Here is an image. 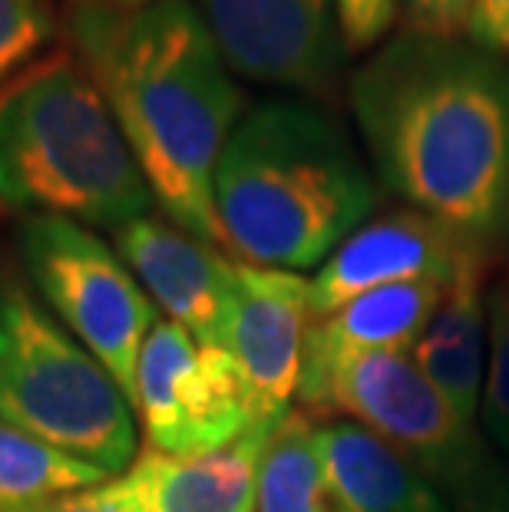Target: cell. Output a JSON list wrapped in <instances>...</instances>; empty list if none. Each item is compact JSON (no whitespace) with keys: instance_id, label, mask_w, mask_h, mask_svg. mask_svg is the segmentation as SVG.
<instances>
[{"instance_id":"1","label":"cell","mask_w":509,"mask_h":512,"mask_svg":"<svg viewBox=\"0 0 509 512\" xmlns=\"http://www.w3.org/2000/svg\"><path fill=\"white\" fill-rule=\"evenodd\" d=\"M348 103L387 189L509 248V67L473 40L400 34L351 73Z\"/></svg>"},{"instance_id":"2","label":"cell","mask_w":509,"mask_h":512,"mask_svg":"<svg viewBox=\"0 0 509 512\" xmlns=\"http://www.w3.org/2000/svg\"><path fill=\"white\" fill-rule=\"evenodd\" d=\"M70 40L159 209L182 232L225 252L212 179L242 119V93L199 7L159 0L116 10L100 0H70Z\"/></svg>"},{"instance_id":"3","label":"cell","mask_w":509,"mask_h":512,"mask_svg":"<svg viewBox=\"0 0 509 512\" xmlns=\"http://www.w3.org/2000/svg\"><path fill=\"white\" fill-rule=\"evenodd\" d=\"M225 252L262 268H321L381 202L348 133L314 103L268 100L235 123L212 179Z\"/></svg>"},{"instance_id":"4","label":"cell","mask_w":509,"mask_h":512,"mask_svg":"<svg viewBox=\"0 0 509 512\" xmlns=\"http://www.w3.org/2000/svg\"><path fill=\"white\" fill-rule=\"evenodd\" d=\"M153 189L100 86L77 60L30 63L0 86V205L96 228L146 219Z\"/></svg>"},{"instance_id":"5","label":"cell","mask_w":509,"mask_h":512,"mask_svg":"<svg viewBox=\"0 0 509 512\" xmlns=\"http://www.w3.org/2000/svg\"><path fill=\"white\" fill-rule=\"evenodd\" d=\"M0 423L106 476L139 456L123 387L10 268H0Z\"/></svg>"},{"instance_id":"6","label":"cell","mask_w":509,"mask_h":512,"mask_svg":"<svg viewBox=\"0 0 509 512\" xmlns=\"http://www.w3.org/2000/svg\"><path fill=\"white\" fill-rule=\"evenodd\" d=\"M17 245L40 301L133 403L139 354L156 328V304L139 278L93 228L70 219L27 215Z\"/></svg>"},{"instance_id":"7","label":"cell","mask_w":509,"mask_h":512,"mask_svg":"<svg viewBox=\"0 0 509 512\" xmlns=\"http://www.w3.org/2000/svg\"><path fill=\"white\" fill-rule=\"evenodd\" d=\"M311 417L354 420L424 473L460 479L476 466L470 430L410 354H305L298 394Z\"/></svg>"},{"instance_id":"8","label":"cell","mask_w":509,"mask_h":512,"mask_svg":"<svg viewBox=\"0 0 509 512\" xmlns=\"http://www.w3.org/2000/svg\"><path fill=\"white\" fill-rule=\"evenodd\" d=\"M133 410L149 450L202 456L262 430L255 394L225 347H202L186 328L156 321L136 367Z\"/></svg>"},{"instance_id":"9","label":"cell","mask_w":509,"mask_h":512,"mask_svg":"<svg viewBox=\"0 0 509 512\" xmlns=\"http://www.w3.org/2000/svg\"><path fill=\"white\" fill-rule=\"evenodd\" d=\"M199 14L225 67L255 83L328 93L348 57L334 0H199Z\"/></svg>"},{"instance_id":"10","label":"cell","mask_w":509,"mask_h":512,"mask_svg":"<svg viewBox=\"0 0 509 512\" xmlns=\"http://www.w3.org/2000/svg\"><path fill=\"white\" fill-rule=\"evenodd\" d=\"M493 255V248L467 232L417 209L387 212L344 238L311 275L314 321L387 285H407V281L450 285L463 268L490 265Z\"/></svg>"},{"instance_id":"11","label":"cell","mask_w":509,"mask_h":512,"mask_svg":"<svg viewBox=\"0 0 509 512\" xmlns=\"http://www.w3.org/2000/svg\"><path fill=\"white\" fill-rule=\"evenodd\" d=\"M311 324V278L235 258V298L222 347L242 367L258 420L268 427L285 417L298 394Z\"/></svg>"},{"instance_id":"12","label":"cell","mask_w":509,"mask_h":512,"mask_svg":"<svg viewBox=\"0 0 509 512\" xmlns=\"http://www.w3.org/2000/svg\"><path fill=\"white\" fill-rule=\"evenodd\" d=\"M116 255L166 321L186 328L202 347L225 344L235 298V258L149 215L116 228Z\"/></svg>"},{"instance_id":"13","label":"cell","mask_w":509,"mask_h":512,"mask_svg":"<svg viewBox=\"0 0 509 512\" xmlns=\"http://www.w3.org/2000/svg\"><path fill=\"white\" fill-rule=\"evenodd\" d=\"M272 430H252L202 456H169L146 446L113 483L133 512H255L258 466Z\"/></svg>"},{"instance_id":"14","label":"cell","mask_w":509,"mask_h":512,"mask_svg":"<svg viewBox=\"0 0 509 512\" xmlns=\"http://www.w3.org/2000/svg\"><path fill=\"white\" fill-rule=\"evenodd\" d=\"M321 470L334 512H447L427 473L354 420H318Z\"/></svg>"},{"instance_id":"15","label":"cell","mask_w":509,"mask_h":512,"mask_svg":"<svg viewBox=\"0 0 509 512\" xmlns=\"http://www.w3.org/2000/svg\"><path fill=\"white\" fill-rule=\"evenodd\" d=\"M486 271L490 265H473L450 281L437 314L410 351L470 430L480 423L486 374Z\"/></svg>"},{"instance_id":"16","label":"cell","mask_w":509,"mask_h":512,"mask_svg":"<svg viewBox=\"0 0 509 512\" xmlns=\"http://www.w3.org/2000/svg\"><path fill=\"white\" fill-rule=\"evenodd\" d=\"M447 285L440 281H407L367 291L344 308L311 324L305 354H371L414 351L420 334L437 314Z\"/></svg>"},{"instance_id":"17","label":"cell","mask_w":509,"mask_h":512,"mask_svg":"<svg viewBox=\"0 0 509 512\" xmlns=\"http://www.w3.org/2000/svg\"><path fill=\"white\" fill-rule=\"evenodd\" d=\"M314 427L318 420L305 410H288L275 423L258 466L255 512H334Z\"/></svg>"},{"instance_id":"18","label":"cell","mask_w":509,"mask_h":512,"mask_svg":"<svg viewBox=\"0 0 509 512\" xmlns=\"http://www.w3.org/2000/svg\"><path fill=\"white\" fill-rule=\"evenodd\" d=\"M106 479L113 476L0 423V512H30Z\"/></svg>"},{"instance_id":"19","label":"cell","mask_w":509,"mask_h":512,"mask_svg":"<svg viewBox=\"0 0 509 512\" xmlns=\"http://www.w3.org/2000/svg\"><path fill=\"white\" fill-rule=\"evenodd\" d=\"M483 430L509 453V271L486 298V374H483Z\"/></svg>"},{"instance_id":"20","label":"cell","mask_w":509,"mask_h":512,"mask_svg":"<svg viewBox=\"0 0 509 512\" xmlns=\"http://www.w3.org/2000/svg\"><path fill=\"white\" fill-rule=\"evenodd\" d=\"M50 40V0H0V86L24 73Z\"/></svg>"},{"instance_id":"21","label":"cell","mask_w":509,"mask_h":512,"mask_svg":"<svg viewBox=\"0 0 509 512\" xmlns=\"http://www.w3.org/2000/svg\"><path fill=\"white\" fill-rule=\"evenodd\" d=\"M404 0H334L344 53H367L397 24Z\"/></svg>"},{"instance_id":"22","label":"cell","mask_w":509,"mask_h":512,"mask_svg":"<svg viewBox=\"0 0 509 512\" xmlns=\"http://www.w3.org/2000/svg\"><path fill=\"white\" fill-rule=\"evenodd\" d=\"M473 0H404V20L410 34L460 40L467 37Z\"/></svg>"},{"instance_id":"23","label":"cell","mask_w":509,"mask_h":512,"mask_svg":"<svg viewBox=\"0 0 509 512\" xmlns=\"http://www.w3.org/2000/svg\"><path fill=\"white\" fill-rule=\"evenodd\" d=\"M467 40L506 57L509 53V0H473Z\"/></svg>"},{"instance_id":"24","label":"cell","mask_w":509,"mask_h":512,"mask_svg":"<svg viewBox=\"0 0 509 512\" xmlns=\"http://www.w3.org/2000/svg\"><path fill=\"white\" fill-rule=\"evenodd\" d=\"M30 512H133V506L119 496L113 479H106V483H100V486L77 489V493L50 499V503H43Z\"/></svg>"},{"instance_id":"25","label":"cell","mask_w":509,"mask_h":512,"mask_svg":"<svg viewBox=\"0 0 509 512\" xmlns=\"http://www.w3.org/2000/svg\"><path fill=\"white\" fill-rule=\"evenodd\" d=\"M106 7H116V10H139V7H149V4H159V0H100Z\"/></svg>"}]
</instances>
